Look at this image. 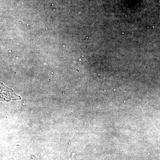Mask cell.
<instances>
[{"label": "cell", "mask_w": 160, "mask_h": 160, "mask_svg": "<svg viewBox=\"0 0 160 160\" xmlns=\"http://www.w3.org/2000/svg\"><path fill=\"white\" fill-rule=\"evenodd\" d=\"M1 98L2 99V100L9 101L21 99L20 97L16 94L11 89H9L4 86L2 83H1Z\"/></svg>", "instance_id": "cell-1"}]
</instances>
